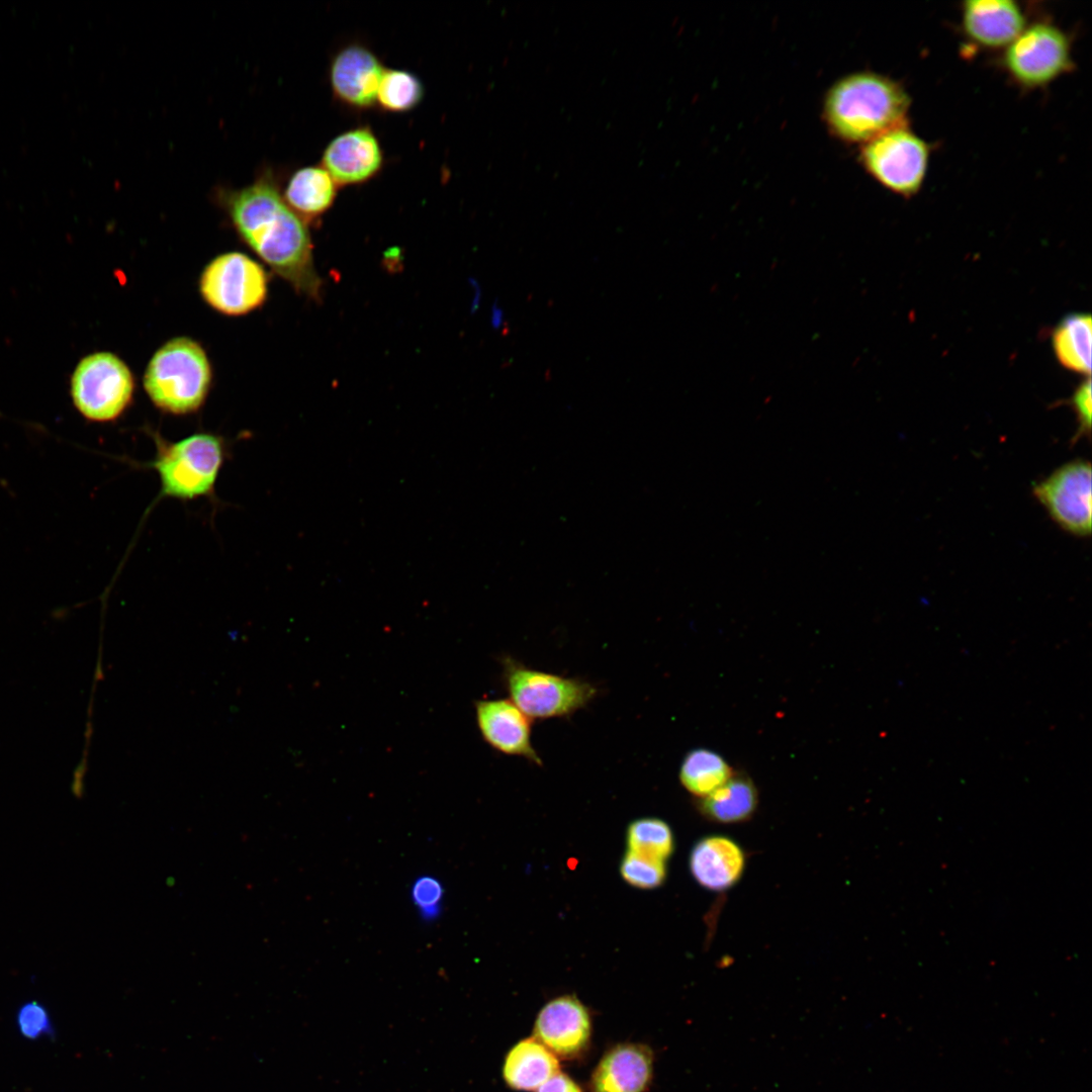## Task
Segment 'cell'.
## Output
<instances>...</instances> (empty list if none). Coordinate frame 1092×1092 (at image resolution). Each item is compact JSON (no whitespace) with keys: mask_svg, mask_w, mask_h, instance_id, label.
I'll return each instance as SVG.
<instances>
[{"mask_svg":"<svg viewBox=\"0 0 1092 1092\" xmlns=\"http://www.w3.org/2000/svg\"><path fill=\"white\" fill-rule=\"evenodd\" d=\"M16 1024L20 1033L29 1039L54 1034V1026L46 1006L30 1000L23 1003L16 1013Z\"/></svg>","mask_w":1092,"mask_h":1092,"instance_id":"cell-26","label":"cell"},{"mask_svg":"<svg viewBox=\"0 0 1092 1092\" xmlns=\"http://www.w3.org/2000/svg\"><path fill=\"white\" fill-rule=\"evenodd\" d=\"M384 164L380 142L369 126L341 132L325 148L321 166L338 187L364 184L379 174Z\"/></svg>","mask_w":1092,"mask_h":1092,"instance_id":"cell-13","label":"cell"},{"mask_svg":"<svg viewBox=\"0 0 1092 1092\" xmlns=\"http://www.w3.org/2000/svg\"><path fill=\"white\" fill-rule=\"evenodd\" d=\"M424 94V85L416 74L402 69H385L376 105L386 112L405 113L422 102Z\"/></svg>","mask_w":1092,"mask_h":1092,"instance_id":"cell-23","label":"cell"},{"mask_svg":"<svg viewBox=\"0 0 1092 1092\" xmlns=\"http://www.w3.org/2000/svg\"><path fill=\"white\" fill-rule=\"evenodd\" d=\"M133 377L116 355L98 352L84 357L74 370L71 395L79 413L89 421L112 422L128 407Z\"/></svg>","mask_w":1092,"mask_h":1092,"instance_id":"cell-6","label":"cell"},{"mask_svg":"<svg viewBox=\"0 0 1092 1092\" xmlns=\"http://www.w3.org/2000/svg\"><path fill=\"white\" fill-rule=\"evenodd\" d=\"M1076 414L1078 430L1072 438L1071 444H1076L1083 437H1090L1091 431V380L1090 377L1083 380L1075 389L1068 401Z\"/></svg>","mask_w":1092,"mask_h":1092,"instance_id":"cell-27","label":"cell"},{"mask_svg":"<svg viewBox=\"0 0 1092 1092\" xmlns=\"http://www.w3.org/2000/svg\"><path fill=\"white\" fill-rule=\"evenodd\" d=\"M910 98L897 82L875 74L843 78L828 92L824 113L830 129L842 140L868 143L907 125Z\"/></svg>","mask_w":1092,"mask_h":1092,"instance_id":"cell-2","label":"cell"},{"mask_svg":"<svg viewBox=\"0 0 1092 1092\" xmlns=\"http://www.w3.org/2000/svg\"><path fill=\"white\" fill-rule=\"evenodd\" d=\"M627 843L631 852L664 861L673 850V835L670 827L658 818H640L633 821L627 830Z\"/></svg>","mask_w":1092,"mask_h":1092,"instance_id":"cell-24","label":"cell"},{"mask_svg":"<svg viewBox=\"0 0 1092 1092\" xmlns=\"http://www.w3.org/2000/svg\"><path fill=\"white\" fill-rule=\"evenodd\" d=\"M338 186L321 165L296 170L282 194L287 205L304 221L322 216L333 205Z\"/></svg>","mask_w":1092,"mask_h":1092,"instance_id":"cell-19","label":"cell"},{"mask_svg":"<svg viewBox=\"0 0 1092 1092\" xmlns=\"http://www.w3.org/2000/svg\"><path fill=\"white\" fill-rule=\"evenodd\" d=\"M1091 316L1074 313L1054 330L1052 343L1056 357L1065 368L1089 375L1091 372Z\"/></svg>","mask_w":1092,"mask_h":1092,"instance_id":"cell-21","label":"cell"},{"mask_svg":"<svg viewBox=\"0 0 1092 1092\" xmlns=\"http://www.w3.org/2000/svg\"><path fill=\"white\" fill-rule=\"evenodd\" d=\"M199 291L206 303L231 316L247 314L260 307L268 294L264 268L240 252L223 253L203 269Z\"/></svg>","mask_w":1092,"mask_h":1092,"instance_id":"cell-7","label":"cell"},{"mask_svg":"<svg viewBox=\"0 0 1092 1092\" xmlns=\"http://www.w3.org/2000/svg\"><path fill=\"white\" fill-rule=\"evenodd\" d=\"M144 388L152 402L172 415L197 412L211 383V367L203 348L194 340L179 337L166 342L151 358Z\"/></svg>","mask_w":1092,"mask_h":1092,"instance_id":"cell-3","label":"cell"},{"mask_svg":"<svg viewBox=\"0 0 1092 1092\" xmlns=\"http://www.w3.org/2000/svg\"><path fill=\"white\" fill-rule=\"evenodd\" d=\"M152 436L156 456L150 466L159 476L163 496L190 500L213 493L226 454L221 437L196 433L169 442Z\"/></svg>","mask_w":1092,"mask_h":1092,"instance_id":"cell-4","label":"cell"},{"mask_svg":"<svg viewBox=\"0 0 1092 1092\" xmlns=\"http://www.w3.org/2000/svg\"><path fill=\"white\" fill-rule=\"evenodd\" d=\"M757 803L758 794L752 781L743 775L733 774L717 790L699 799L698 809L713 822L733 824L749 819Z\"/></svg>","mask_w":1092,"mask_h":1092,"instance_id":"cell-20","label":"cell"},{"mask_svg":"<svg viewBox=\"0 0 1092 1092\" xmlns=\"http://www.w3.org/2000/svg\"><path fill=\"white\" fill-rule=\"evenodd\" d=\"M535 1092H582V1090L570 1076L558 1072Z\"/></svg>","mask_w":1092,"mask_h":1092,"instance_id":"cell-29","label":"cell"},{"mask_svg":"<svg viewBox=\"0 0 1092 1092\" xmlns=\"http://www.w3.org/2000/svg\"><path fill=\"white\" fill-rule=\"evenodd\" d=\"M476 722L484 741L499 753L542 766L532 742V720L510 699L477 701Z\"/></svg>","mask_w":1092,"mask_h":1092,"instance_id":"cell-14","label":"cell"},{"mask_svg":"<svg viewBox=\"0 0 1092 1092\" xmlns=\"http://www.w3.org/2000/svg\"><path fill=\"white\" fill-rule=\"evenodd\" d=\"M221 202L237 233L271 269L301 294L320 298L312 244L305 221L285 202L272 176L224 191Z\"/></svg>","mask_w":1092,"mask_h":1092,"instance_id":"cell-1","label":"cell"},{"mask_svg":"<svg viewBox=\"0 0 1092 1092\" xmlns=\"http://www.w3.org/2000/svg\"><path fill=\"white\" fill-rule=\"evenodd\" d=\"M745 855L732 839L713 835L696 843L690 855V870L695 880L711 891H725L742 876Z\"/></svg>","mask_w":1092,"mask_h":1092,"instance_id":"cell-17","label":"cell"},{"mask_svg":"<svg viewBox=\"0 0 1092 1092\" xmlns=\"http://www.w3.org/2000/svg\"><path fill=\"white\" fill-rule=\"evenodd\" d=\"M384 70L378 57L364 44L353 42L341 48L329 67L333 96L355 110L373 107Z\"/></svg>","mask_w":1092,"mask_h":1092,"instance_id":"cell-12","label":"cell"},{"mask_svg":"<svg viewBox=\"0 0 1092 1092\" xmlns=\"http://www.w3.org/2000/svg\"><path fill=\"white\" fill-rule=\"evenodd\" d=\"M623 879L640 889L659 887L665 879L664 861L628 851L621 863Z\"/></svg>","mask_w":1092,"mask_h":1092,"instance_id":"cell-25","label":"cell"},{"mask_svg":"<svg viewBox=\"0 0 1092 1092\" xmlns=\"http://www.w3.org/2000/svg\"><path fill=\"white\" fill-rule=\"evenodd\" d=\"M560 1072L559 1060L535 1037L518 1041L508 1052L503 1078L513 1090L533 1092Z\"/></svg>","mask_w":1092,"mask_h":1092,"instance_id":"cell-18","label":"cell"},{"mask_svg":"<svg viewBox=\"0 0 1092 1092\" xmlns=\"http://www.w3.org/2000/svg\"><path fill=\"white\" fill-rule=\"evenodd\" d=\"M1004 65L1011 77L1025 87L1045 85L1072 66L1070 41L1056 25L1033 23L1006 47Z\"/></svg>","mask_w":1092,"mask_h":1092,"instance_id":"cell-9","label":"cell"},{"mask_svg":"<svg viewBox=\"0 0 1092 1092\" xmlns=\"http://www.w3.org/2000/svg\"><path fill=\"white\" fill-rule=\"evenodd\" d=\"M533 1033V1037L558 1060H576L589 1048L592 1017L585 1005L575 996H559L541 1008Z\"/></svg>","mask_w":1092,"mask_h":1092,"instance_id":"cell-11","label":"cell"},{"mask_svg":"<svg viewBox=\"0 0 1092 1092\" xmlns=\"http://www.w3.org/2000/svg\"><path fill=\"white\" fill-rule=\"evenodd\" d=\"M733 774L731 766L719 753L696 748L685 755L678 778L689 793L701 799L725 784Z\"/></svg>","mask_w":1092,"mask_h":1092,"instance_id":"cell-22","label":"cell"},{"mask_svg":"<svg viewBox=\"0 0 1092 1092\" xmlns=\"http://www.w3.org/2000/svg\"><path fill=\"white\" fill-rule=\"evenodd\" d=\"M963 29L985 48L1009 46L1025 27L1024 15L1014 1L969 0L963 4Z\"/></svg>","mask_w":1092,"mask_h":1092,"instance_id":"cell-16","label":"cell"},{"mask_svg":"<svg viewBox=\"0 0 1092 1092\" xmlns=\"http://www.w3.org/2000/svg\"><path fill=\"white\" fill-rule=\"evenodd\" d=\"M654 1071L652 1050L643 1043L623 1042L600 1059L589 1080V1092H646Z\"/></svg>","mask_w":1092,"mask_h":1092,"instance_id":"cell-15","label":"cell"},{"mask_svg":"<svg viewBox=\"0 0 1092 1092\" xmlns=\"http://www.w3.org/2000/svg\"><path fill=\"white\" fill-rule=\"evenodd\" d=\"M1032 493L1050 517L1066 532L1079 537L1091 533V464L1077 459L1056 469L1032 486Z\"/></svg>","mask_w":1092,"mask_h":1092,"instance_id":"cell-10","label":"cell"},{"mask_svg":"<svg viewBox=\"0 0 1092 1092\" xmlns=\"http://www.w3.org/2000/svg\"><path fill=\"white\" fill-rule=\"evenodd\" d=\"M861 159L866 169L882 185L908 197L921 188L927 171L929 148L907 125H903L866 143Z\"/></svg>","mask_w":1092,"mask_h":1092,"instance_id":"cell-8","label":"cell"},{"mask_svg":"<svg viewBox=\"0 0 1092 1092\" xmlns=\"http://www.w3.org/2000/svg\"><path fill=\"white\" fill-rule=\"evenodd\" d=\"M443 896L441 884L434 878L422 877L414 883L412 897L416 906L421 908L423 914L431 916L437 913V908Z\"/></svg>","mask_w":1092,"mask_h":1092,"instance_id":"cell-28","label":"cell"},{"mask_svg":"<svg viewBox=\"0 0 1092 1092\" xmlns=\"http://www.w3.org/2000/svg\"><path fill=\"white\" fill-rule=\"evenodd\" d=\"M502 663L509 699L532 721L569 717L598 696L588 680L531 668L511 656Z\"/></svg>","mask_w":1092,"mask_h":1092,"instance_id":"cell-5","label":"cell"}]
</instances>
